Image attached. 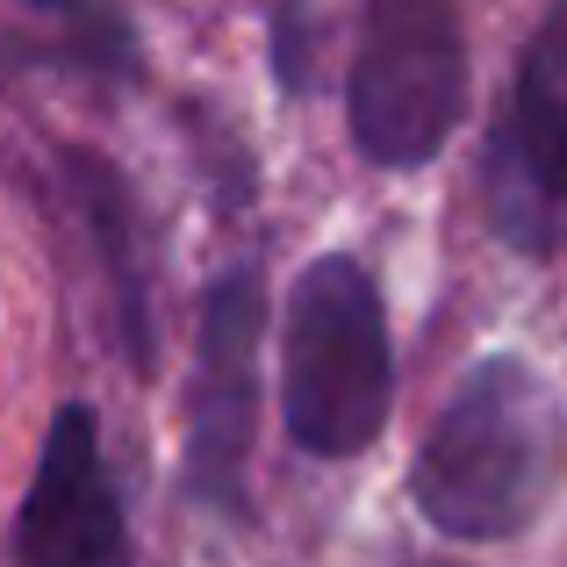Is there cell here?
<instances>
[{
    "label": "cell",
    "instance_id": "6da1fadb",
    "mask_svg": "<svg viewBox=\"0 0 567 567\" xmlns=\"http://www.w3.org/2000/svg\"><path fill=\"white\" fill-rule=\"evenodd\" d=\"M560 474V402L525 360H482L416 453V511L445 539H511Z\"/></svg>",
    "mask_w": 567,
    "mask_h": 567
},
{
    "label": "cell",
    "instance_id": "7a4b0ae2",
    "mask_svg": "<svg viewBox=\"0 0 567 567\" xmlns=\"http://www.w3.org/2000/svg\"><path fill=\"white\" fill-rule=\"evenodd\" d=\"M388 402H395V352H388L381 288L360 259L302 266L288 295V331H280V416L288 439L317 460H352L381 439Z\"/></svg>",
    "mask_w": 567,
    "mask_h": 567
},
{
    "label": "cell",
    "instance_id": "3957f363",
    "mask_svg": "<svg viewBox=\"0 0 567 567\" xmlns=\"http://www.w3.org/2000/svg\"><path fill=\"white\" fill-rule=\"evenodd\" d=\"M346 109H352V144L374 166L410 173L439 158L467 115V43H460L453 8H439V0L367 8Z\"/></svg>",
    "mask_w": 567,
    "mask_h": 567
},
{
    "label": "cell",
    "instance_id": "277c9868",
    "mask_svg": "<svg viewBox=\"0 0 567 567\" xmlns=\"http://www.w3.org/2000/svg\"><path fill=\"white\" fill-rule=\"evenodd\" d=\"M259 274L237 266L202 295V346L187 388V496L223 517H245V460L259 424Z\"/></svg>",
    "mask_w": 567,
    "mask_h": 567
},
{
    "label": "cell",
    "instance_id": "5b68a950",
    "mask_svg": "<svg viewBox=\"0 0 567 567\" xmlns=\"http://www.w3.org/2000/svg\"><path fill=\"white\" fill-rule=\"evenodd\" d=\"M14 560L22 567H130L123 496H115L101 424L86 402H65L51 416V431H43L22 517H14Z\"/></svg>",
    "mask_w": 567,
    "mask_h": 567
},
{
    "label": "cell",
    "instance_id": "8992f818",
    "mask_svg": "<svg viewBox=\"0 0 567 567\" xmlns=\"http://www.w3.org/2000/svg\"><path fill=\"white\" fill-rule=\"evenodd\" d=\"M496 216L517 245H539L546 216L567 202V8L525 43L511 123L496 130Z\"/></svg>",
    "mask_w": 567,
    "mask_h": 567
},
{
    "label": "cell",
    "instance_id": "52a82bcc",
    "mask_svg": "<svg viewBox=\"0 0 567 567\" xmlns=\"http://www.w3.org/2000/svg\"><path fill=\"white\" fill-rule=\"evenodd\" d=\"M65 187H72V202H80V223L94 230V251L109 259L115 317H123V352L137 367H152V288H144V259H137V208H130V187L115 181V166L94 158V152H65Z\"/></svg>",
    "mask_w": 567,
    "mask_h": 567
},
{
    "label": "cell",
    "instance_id": "ba28073f",
    "mask_svg": "<svg viewBox=\"0 0 567 567\" xmlns=\"http://www.w3.org/2000/svg\"><path fill=\"white\" fill-rule=\"evenodd\" d=\"M309 29H317V14H309V8H288V14L274 22V65H280V86H309V72H302Z\"/></svg>",
    "mask_w": 567,
    "mask_h": 567
}]
</instances>
